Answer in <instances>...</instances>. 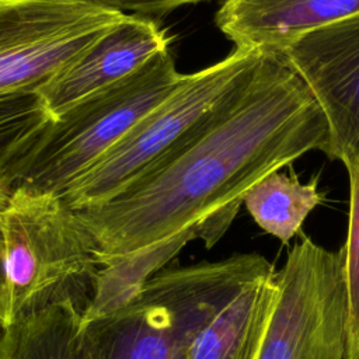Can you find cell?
I'll list each match as a JSON object with an SVG mask.
<instances>
[{
  "label": "cell",
  "instance_id": "6da1fadb",
  "mask_svg": "<svg viewBox=\"0 0 359 359\" xmlns=\"http://www.w3.org/2000/svg\"><path fill=\"white\" fill-rule=\"evenodd\" d=\"M327 143V121L309 88L268 53L254 79L167 156L76 213L100 269L128 264L153 275L192 240L212 248L254 184Z\"/></svg>",
  "mask_w": 359,
  "mask_h": 359
},
{
  "label": "cell",
  "instance_id": "7a4b0ae2",
  "mask_svg": "<svg viewBox=\"0 0 359 359\" xmlns=\"http://www.w3.org/2000/svg\"><path fill=\"white\" fill-rule=\"evenodd\" d=\"M273 272L258 252L170 264L123 304L84 324L101 359H188L216 314L247 285Z\"/></svg>",
  "mask_w": 359,
  "mask_h": 359
},
{
  "label": "cell",
  "instance_id": "3957f363",
  "mask_svg": "<svg viewBox=\"0 0 359 359\" xmlns=\"http://www.w3.org/2000/svg\"><path fill=\"white\" fill-rule=\"evenodd\" d=\"M100 273L97 245L55 194L15 187L3 212L0 330L57 306L88 309Z\"/></svg>",
  "mask_w": 359,
  "mask_h": 359
},
{
  "label": "cell",
  "instance_id": "277c9868",
  "mask_svg": "<svg viewBox=\"0 0 359 359\" xmlns=\"http://www.w3.org/2000/svg\"><path fill=\"white\" fill-rule=\"evenodd\" d=\"M181 74L165 49L129 77L53 118L17 165L11 189L25 187L62 196L167 97Z\"/></svg>",
  "mask_w": 359,
  "mask_h": 359
},
{
  "label": "cell",
  "instance_id": "5b68a950",
  "mask_svg": "<svg viewBox=\"0 0 359 359\" xmlns=\"http://www.w3.org/2000/svg\"><path fill=\"white\" fill-rule=\"evenodd\" d=\"M268 53L237 48L222 60L182 73L177 86L60 196L79 210L108 201L175 149L257 74Z\"/></svg>",
  "mask_w": 359,
  "mask_h": 359
},
{
  "label": "cell",
  "instance_id": "8992f818",
  "mask_svg": "<svg viewBox=\"0 0 359 359\" xmlns=\"http://www.w3.org/2000/svg\"><path fill=\"white\" fill-rule=\"evenodd\" d=\"M276 304L258 359H345L346 292L341 250L303 236L275 272Z\"/></svg>",
  "mask_w": 359,
  "mask_h": 359
},
{
  "label": "cell",
  "instance_id": "52a82bcc",
  "mask_svg": "<svg viewBox=\"0 0 359 359\" xmlns=\"http://www.w3.org/2000/svg\"><path fill=\"white\" fill-rule=\"evenodd\" d=\"M125 15L81 0H0V94L38 93Z\"/></svg>",
  "mask_w": 359,
  "mask_h": 359
},
{
  "label": "cell",
  "instance_id": "ba28073f",
  "mask_svg": "<svg viewBox=\"0 0 359 359\" xmlns=\"http://www.w3.org/2000/svg\"><path fill=\"white\" fill-rule=\"evenodd\" d=\"M278 56L324 114V153L348 167L359 157V14L302 35Z\"/></svg>",
  "mask_w": 359,
  "mask_h": 359
},
{
  "label": "cell",
  "instance_id": "9c48e42d",
  "mask_svg": "<svg viewBox=\"0 0 359 359\" xmlns=\"http://www.w3.org/2000/svg\"><path fill=\"white\" fill-rule=\"evenodd\" d=\"M170 41L167 31L153 18L125 15L42 86L38 94L56 118L84 98L137 72L157 53L168 49Z\"/></svg>",
  "mask_w": 359,
  "mask_h": 359
},
{
  "label": "cell",
  "instance_id": "30bf717a",
  "mask_svg": "<svg viewBox=\"0 0 359 359\" xmlns=\"http://www.w3.org/2000/svg\"><path fill=\"white\" fill-rule=\"evenodd\" d=\"M359 14V0H223L216 25L237 48L278 55L302 35Z\"/></svg>",
  "mask_w": 359,
  "mask_h": 359
},
{
  "label": "cell",
  "instance_id": "8fae6325",
  "mask_svg": "<svg viewBox=\"0 0 359 359\" xmlns=\"http://www.w3.org/2000/svg\"><path fill=\"white\" fill-rule=\"evenodd\" d=\"M275 272L233 297L198 335L188 359H258L276 304Z\"/></svg>",
  "mask_w": 359,
  "mask_h": 359
},
{
  "label": "cell",
  "instance_id": "7c38bea8",
  "mask_svg": "<svg viewBox=\"0 0 359 359\" xmlns=\"http://www.w3.org/2000/svg\"><path fill=\"white\" fill-rule=\"evenodd\" d=\"M0 359H101L83 314L57 306L0 330Z\"/></svg>",
  "mask_w": 359,
  "mask_h": 359
},
{
  "label": "cell",
  "instance_id": "4fadbf2b",
  "mask_svg": "<svg viewBox=\"0 0 359 359\" xmlns=\"http://www.w3.org/2000/svg\"><path fill=\"white\" fill-rule=\"evenodd\" d=\"M321 201L317 180L302 182L296 174L276 170L248 189L243 205L265 233L286 244Z\"/></svg>",
  "mask_w": 359,
  "mask_h": 359
},
{
  "label": "cell",
  "instance_id": "5bb4252c",
  "mask_svg": "<svg viewBox=\"0 0 359 359\" xmlns=\"http://www.w3.org/2000/svg\"><path fill=\"white\" fill-rule=\"evenodd\" d=\"M52 119L35 91L0 94V185L11 189L17 165Z\"/></svg>",
  "mask_w": 359,
  "mask_h": 359
},
{
  "label": "cell",
  "instance_id": "9a60e30c",
  "mask_svg": "<svg viewBox=\"0 0 359 359\" xmlns=\"http://www.w3.org/2000/svg\"><path fill=\"white\" fill-rule=\"evenodd\" d=\"M349 175V216L341 248L346 292V358L359 359V157L345 167Z\"/></svg>",
  "mask_w": 359,
  "mask_h": 359
},
{
  "label": "cell",
  "instance_id": "2e32d148",
  "mask_svg": "<svg viewBox=\"0 0 359 359\" xmlns=\"http://www.w3.org/2000/svg\"><path fill=\"white\" fill-rule=\"evenodd\" d=\"M84 3L122 13L126 15L149 17L165 15L182 6L198 4L206 0H81Z\"/></svg>",
  "mask_w": 359,
  "mask_h": 359
},
{
  "label": "cell",
  "instance_id": "e0dca14e",
  "mask_svg": "<svg viewBox=\"0 0 359 359\" xmlns=\"http://www.w3.org/2000/svg\"><path fill=\"white\" fill-rule=\"evenodd\" d=\"M11 189L6 185H0V297L3 292V212L7 206Z\"/></svg>",
  "mask_w": 359,
  "mask_h": 359
}]
</instances>
